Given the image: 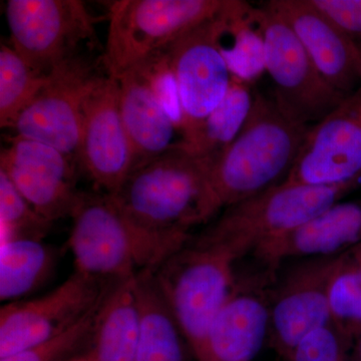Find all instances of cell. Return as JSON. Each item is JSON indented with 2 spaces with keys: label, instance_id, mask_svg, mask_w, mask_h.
I'll use <instances>...</instances> for the list:
<instances>
[{
  "label": "cell",
  "instance_id": "cell-23",
  "mask_svg": "<svg viewBox=\"0 0 361 361\" xmlns=\"http://www.w3.org/2000/svg\"><path fill=\"white\" fill-rule=\"evenodd\" d=\"M0 253V299L4 304L37 290L56 264V254L42 240H6Z\"/></svg>",
  "mask_w": 361,
  "mask_h": 361
},
{
  "label": "cell",
  "instance_id": "cell-22",
  "mask_svg": "<svg viewBox=\"0 0 361 361\" xmlns=\"http://www.w3.org/2000/svg\"><path fill=\"white\" fill-rule=\"evenodd\" d=\"M253 102L250 82L234 75L219 106L180 141L197 155L213 161L236 139L245 125Z\"/></svg>",
  "mask_w": 361,
  "mask_h": 361
},
{
  "label": "cell",
  "instance_id": "cell-14",
  "mask_svg": "<svg viewBox=\"0 0 361 361\" xmlns=\"http://www.w3.org/2000/svg\"><path fill=\"white\" fill-rule=\"evenodd\" d=\"M361 180V87L306 133L284 182L336 186Z\"/></svg>",
  "mask_w": 361,
  "mask_h": 361
},
{
  "label": "cell",
  "instance_id": "cell-32",
  "mask_svg": "<svg viewBox=\"0 0 361 361\" xmlns=\"http://www.w3.org/2000/svg\"><path fill=\"white\" fill-rule=\"evenodd\" d=\"M356 47H357L358 59H360V73L361 78V44L356 45Z\"/></svg>",
  "mask_w": 361,
  "mask_h": 361
},
{
  "label": "cell",
  "instance_id": "cell-31",
  "mask_svg": "<svg viewBox=\"0 0 361 361\" xmlns=\"http://www.w3.org/2000/svg\"><path fill=\"white\" fill-rule=\"evenodd\" d=\"M68 361H94L92 360V356H90L89 351L84 353V355H78L77 357L73 358V360Z\"/></svg>",
  "mask_w": 361,
  "mask_h": 361
},
{
  "label": "cell",
  "instance_id": "cell-20",
  "mask_svg": "<svg viewBox=\"0 0 361 361\" xmlns=\"http://www.w3.org/2000/svg\"><path fill=\"white\" fill-rule=\"evenodd\" d=\"M135 289L139 306L137 361H190L191 349L154 272L135 276Z\"/></svg>",
  "mask_w": 361,
  "mask_h": 361
},
{
  "label": "cell",
  "instance_id": "cell-24",
  "mask_svg": "<svg viewBox=\"0 0 361 361\" xmlns=\"http://www.w3.org/2000/svg\"><path fill=\"white\" fill-rule=\"evenodd\" d=\"M49 75L33 71L11 45H0V127L13 128L47 85Z\"/></svg>",
  "mask_w": 361,
  "mask_h": 361
},
{
  "label": "cell",
  "instance_id": "cell-18",
  "mask_svg": "<svg viewBox=\"0 0 361 361\" xmlns=\"http://www.w3.org/2000/svg\"><path fill=\"white\" fill-rule=\"evenodd\" d=\"M295 33L323 78L349 96L361 82L357 47L311 0L266 2Z\"/></svg>",
  "mask_w": 361,
  "mask_h": 361
},
{
  "label": "cell",
  "instance_id": "cell-7",
  "mask_svg": "<svg viewBox=\"0 0 361 361\" xmlns=\"http://www.w3.org/2000/svg\"><path fill=\"white\" fill-rule=\"evenodd\" d=\"M252 11L249 4L242 1L231 13L183 35L164 54L174 87L178 129L182 137L198 127L227 94L234 75L222 39Z\"/></svg>",
  "mask_w": 361,
  "mask_h": 361
},
{
  "label": "cell",
  "instance_id": "cell-11",
  "mask_svg": "<svg viewBox=\"0 0 361 361\" xmlns=\"http://www.w3.org/2000/svg\"><path fill=\"white\" fill-rule=\"evenodd\" d=\"M103 75L82 54L61 63L18 116L16 135L59 149L78 166L85 102Z\"/></svg>",
  "mask_w": 361,
  "mask_h": 361
},
{
  "label": "cell",
  "instance_id": "cell-16",
  "mask_svg": "<svg viewBox=\"0 0 361 361\" xmlns=\"http://www.w3.org/2000/svg\"><path fill=\"white\" fill-rule=\"evenodd\" d=\"M77 166L59 149L16 135L0 156V171L51 223L70 217L75 205Z\"/></svg>",
  "mask_w": 361,
  "mask_h": 361
},
{
  "label": "cell",
  "instance_id": "cell-10",
  "mask_svg": "<svg viewBox=\"0 0 361 361\" xmlns=\"http://www.w3.org/2000/svg\"><path fill=\"white\" fill-rule=\"evenodd\" d=\"M118 282L75 271L44 295L4 304L0 310V358L70 329L103 302Z\"/></svg>",
  "mask_w": 361,
  "mask_h": 361
},
{
  "label": "cell",
  "instance_id": "cell-8",
  "mask_svg": "<svg viewBox=\"0 0 361 361\" xmlns=\"http://www.w3.org/2000/svg\"><path fill=\"white\" fill-rule=\"evenodd\" d=\"M253 20L262 40L264 70L274 84L273 101L287 118L311 127L348 97L323 78L290 26L266 2L254 8Z\"/></svg>",
  "mask_w": 361,
  "mask_h": 361
},
{
  "label": "cell",
  "instance_id": "cell-1",
  "mask_svg": "<svg viewBox=\"0 0 361 361\" xmlns=\"http://www.w3.org/2000/svg\"><path fill=\"white\" fill-rule=\"evenodd\" d=\"M68 246L77 272L104 280L155 272L191 240L190 232L149 229L123 212L111 195L80 192Z\"/></svg>",
  "mask_w": 361,
  "mask_h": 361
},
{
  "label": "cell",
  "instance_id": "cell-12",
  "mask_svg": "<svg viewBox=\"0 0 361 361\" xmlns=\"http://www.w3.org/2000/svg\"><path fill=\"white\" fill-rule=\"evenodd\" d=\"M341 254L305 258L271 291V348L289 361L304 337L332 322L330 290Z\"/></svg>",
  "mask_w": 361,
  "mask_h": 361
},
{
  "label": "cell",
  "instance_id": "cell-15",
  "mask_svg": "<svg viewBox=\"0 0 361 361\" xmlns=\"http://www.w3.org/2000/svg\"><path fill=\"white\" fill-rule=\"evenodd\" d=\"M78 166L103 193L115 195L135 167L120 109V85L108 73L85 104Z\"/></svg>",
  "mask_w": 361,
  "mask_h": 361
},
{
  "label": "cell",
  "instance_id": "cell-13",
  "mask_svg": "<svg viewBox=\"0 0 361 361\" xmlns=\"http://www.w3.org/2000/svg\"><path fill=\"white\" fill-rule=\"evenodd\" d=\"M120 109L135 157V167L172 148L178 129L177 104L165 54L118 78ZM133 169V170H134Z\"/></svg>",
  "mask_w": 361,
  "mask_h": 361
},
{
  "label": "cell",
  "instance_id": "cell-21",
  "mask_svg": "<svg viewBox=\"0 0 361 361\" xmlns=\"http://www.w3.org/2000/svg\"><path fill=\"white\" fill-rule=\"evenodd\" d=\"M139 306L135 277L114 286L99 310L89 350L94 361H137Z\"/></svg>",
  "mask_w": 361,
  "mask_h": 361
},
{
  "label": "cell",
  "instance_id": "cell-30",
  "mask_svg": "<svg viewBox=\"0 0 361 361\" xmlns=\"http://www.w3.org/2000/svg\"><path fill=\"white\" fill-rule=\"evenodd\" d=\"M350 361H361V331L353 342L350 353Z\"/></svg>",
  "mask_w": 361,
  "mask_h": 361
},
{
  "label": "cell",
  "instance_id": "cell-28",
  "mask_svg": "<svg viewBox=\"0 0 361 361\" xmlns=\"http://www.w3.org/2000/svg\"><path fill=\"white\" fill-rule=\"evenodd\" d=\"M351 348L353 342L331 322L304 337L289 361H350Z\"/></svg>",
  "mask_w": 361,
  "mask_h": 361
},
{
  "label": "cell",
  "instance_id": "cell-6",
  "mask_svg": "<svg viewBox=\"0 0 361 361\" xmlns=\"http://www.w3.org/2000/svg\"><path fill=\"white\" fill-rule=\"evenodd\" d=\"M235 263L227 254L190 240L154 272L196 361H210L209 334L234 288Z\"/></svg>",
  "mask_w": 361,
  "mask_h": 361
},
{
  "label": "cell",
  "instance_id": "cell-26",
  "mask_svg": "<svg viewBox=\"0 0 361 361\" xmlns=\"http://www.w3.org/2000/svg\"><path fill=\"white\" fill-rule=\"evenodd\" d=\"M103 302L65 331L16 355L0 358V361H68L84 355L82 350L89 351L92 345L97 315Z\"/></svg>",
  "mask_w": 361,
  "mask_h": 361
},
{
  "label": "cell",
  "instance_id": "cell-2",
  "mask_svg": "<svg viewBox=\"0 0 361 361\" xmlns=\"http://www.w3.org/2000/svg\"><path fill=\"white\" fill-rule=\"evenodd\" d=\"M310 128L287 118L273 99L254 92L245 125L209 170L213 217L284 182Z\"/></svg>",
  "mask_w": 361,
  "mask_h": 361
},
{
  "label": "cell",
  "instance_id": "cell-4",
  "mask_svg": "<svg viewBox=\"0 0 361 361\" xmlns=\"http://www.w3.org/2000/svg\"><path fill=\"white\" fill-rule=\"evenodd\" d=\"M361 180L336 186H308L282 182L223 210L219 218L192 240L235 261L265 242L305 224L360 186Z\"/></svg>",
  "mask_w": 361,
  "mask_h": 361
},
{
  "label": "cell",
  "instance_id": "cell-5",
  "mask_svg": "<svg viewBox=\"0 0 361 361\" xmlns=\"http://www.w3.org/2000/svg\"><path fill=\"white\" fill-rule=\"evenodd\" d=\"M237 0H118L109 7V32L102 63L118 78L164 54L207 21L231 13Z\"/></svg>",
  "mask_w": 361,
  "mask_h": 361
},
{
  "label": "cell",
  "instance_id": "cell-9",
  "mask_svg": "<svg viewBox=\"0 0 361 361\" xmlns=\"http://www.w3.org/2000/svg\"><path fill=\"white\" fill-rule=\"evenodd\" d=\"M6 16L11 47L45 77L97 39L99 18L80 0H8Z\"/></svg>",
  "mask_w": 361,
  "mask_h": 361
},
{
  "label": "cell",
  "instance_id": "cell-19",
  "mask_svg": "<svg viewBox=\"0 0 361 361\" xmlns=\"http://www.w3.org/2000/svg\"><path fill=\"white\" fill-rule=\"evenodd\" d=\"M361 243V199L339 201L293 231L253 252L265 269L276 272L292 258L338 255Z\"/></svg>",
  "mask_w": 361,
  "mask_h": 361
},
{
  "label": "cell",
  "instance_id": "cell-27",
  "mask_svg": "<svg viewBox=\"0 0 361 361\" xmlns=\"http://www.w3.org/2000/svg\"><path fill=\"white\" fill-rule=\"evenodd\" d=\"M1 241L16 238L42 240L52 223L35 212L11 180L0 171Z\"/></svg>",
  "mask_w": 361,
  "mask_h": 361
},
{
  "label": "cell",
  "instance_id": "cell-17",
  "mask_svg": "<svg viewBox=\"0 0 361 361\" xmlns=\"http://www.w3.org/2000/svg\"><path fill=\"white\" fill-rule=\"evenodd\" d=\"M275 273L237 280L210 334V361H253L269 332L271 292Z\"/></svg>",
  "mask_w": 361,
  "mask_h": 361
},
{
  "label": "cell",
  "instance_id": "cell-29",
  "mask_svg": "<svg viewBox=\"0 0 361 361\" xmlns=\"http://www.w3.org/2000/svg\"><path fill=\"white\" fill-rule=\"evenodd\" d=\"M353 40L361 44V0H311Z\"/></svg>",
  "mask_w": 361,
  "mask_h": 361
},
{
  "label": "cell",
  "instance_id": "cell-3",
  "mask_svg": "<svg viewBox=\"0 0 361 361\" xmlns=\"http://www.w3.org/2000/svg\"><path fill=\"white\" fill-rule=\"evenodd\" d=\"M211 164L179 141L137 166L111 196L123 213L149 229L190 232L213 218L208 195Z\"/></svg>",
  "mask_w": 361,
  "mask_h": 361
},
{
  "label": "cell",
  "instance_id": "cell-25",
  "mask_svg": "<svg viewBox=\"0 0 361 361\" xmlns=\"http://www.w3.org/2000/svg\"><path fill=\"white\" fill-rule=\"evenodd\" d=\"M332 322L349 341L361 331V243L341 255L330 290Z\"/></svg>",
  "mask_w": 361,
  "mask_h": 361
}]
</instances>
